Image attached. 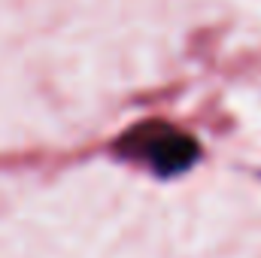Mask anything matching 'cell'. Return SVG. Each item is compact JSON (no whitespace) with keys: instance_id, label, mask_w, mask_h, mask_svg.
Returning <instances> with one entry per match:
<instances>
[{"instance_id":"1","label":"cell","mask_w":261,"mask_h":258,"mask_svg":"<svg viewBox=\"0 0 261 258\" xmlns=\"http://www.w3.org/2000/svg\"><path fill=\"white\" fill-rule=\"evenodd\" d=\"M116 152L125 155V158L143 161L158 176H179L197 161L200 146H197L195 137L182 134L173 125L143 122V125H134L116 143Z\"/></svg>"}]
</instances>
